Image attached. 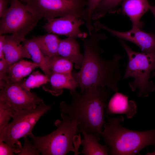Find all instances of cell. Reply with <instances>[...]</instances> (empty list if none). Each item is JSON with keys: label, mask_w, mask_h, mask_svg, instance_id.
I'll return each mask as SVG.
<instances>
[{"label": "cell", "mask_w": 155, "mask_h": 155, "mask_svg": "<svg viewBox=\"0 0 155 155\" xmlns=\"http://www.w3.org/2000/svg\"><path fill=\"white\" fill-rule=\"evenodd\" d=\"M150 6L148 0H123L121 12L129 18L132 24V28L140 29V19L149 9Z\"/></svg>", "instance_id": "obj_14"}, {"label": "cell", "mask_w": 155, "mask_h": 155, "mask_svg": "<svg viewBox=\"0 0 155 155\" xmlns=\"http://www.w3.org/2000/svg\"><path fill=\"white\" fill-rule=\"evenodd\" d=\"M137 105L128 97L120 93L116 92L110 99L106 107V115L124 114L128 118H132L137 113Z\"/></svg>", "instance_id": "obj_12"}, {"label": "cell", "mask_w": 155, "mask_h": 155, "mask_svg": "<svg viewBox=\"0 0 155 155\" xmlns=\"http://www.w3.org/2000/svg\"><path fill=\"white\" fill-rule=\"evenodd\" d=\"M93 25L95 28L98 30H106L117 38L135 44L143 52L155 51V34L145 32L140 29L132 28L126 32L118 31L106 27L98 21L95 22Z\"/></svg>", "instance_id": "obj_10"}, {"label": "cell", "mask_w": 155, "mask_h": 155, "mask_svg": "<svg viewBox=\"0 0 155 155\" xmlns=\"http://www.w3.org/2000/svg\"><path fill=\"white\" fill-rule=\"evenodd\" d=\"M149 9L153 14L155 18V5H150Z\"/></svg>", "instance_id": "obj_31"}, {"label": "cell", "mask_w": 155, "mask_h": 155, "mask_svg": "<svg viewBox=\"0 0 155 155\" xmlns=\"http://www.w3.org/2000/svg\"><path fill=\"white\" fill-rule=\"evenodd\" d=\"M22 81L0 88V100L15 111L34 108L43 101L35 93L25 89L22 85Z\"/></svg>", "instance_id": "obj_9"}, {"label": "cell", "mask_w": 155, "mask_h": 155, "mask_svg": "<svg viewBox=\"0 0 155 155\" xmlns=\"http://www.w3.org/2000/svg\"><path fill=\"white\" fill-rule=\"evenodd\" d=\"M38 67L39 65L35 63L22 59L12 64L8 74L3 80L0 81V87L7 84L22 81L24 77Z\"/></svg>", "instance_id": "obj_17"}, {"label": "cell", "mask_w": 155, "mask_h": 155, "mask_svg": "<svg viewBox=\"0 0 155 155\" xmlns=\"http://www.w3.org/2000/svg\"><path fill=\"white\" fill-rule=\"evenodd\" d=\"M21 1L24 2L25 3H26L27 1H28V0H21Z\"/></svg>", "instance_id": "obj_33"}, {"label": "cell", "mask_w": 155, "mask_h": 155, "mask_svg": "<svg viewBox=\"0 0 155 155\" xmlns=\"http://www.w3.org/2000/svg\"><path fill=\"white\" fill-rule=\"evenodd\" d=\"M15 153L18 154V152L4 142L0 141V155H13Z\"/></svg>", "instance_id": "obj_28"}, {"label": "cell", "mask_w": 155, "mask_h": 155, "mask_svg": "<svg viewBox=\"0 0 155 155\" xmlns=\"http://www.w3.org/2000/svg\"><path fill=\"white\" fill-rule=\"evenodd\" d=\"M5 36L0 35V59L4 58L3 53V47L5 43Z\"/></svg>", "instance_id": "obj_30"}, {"label": "cell", "mask_w": 155, "mask_h": 155, "mask_svg": "<svg viewBox=\"0 0 155 155\" xmlns=\"http://www.w3.org/2000/svg\"><path fill=\"white\" fill-rule=\"evenodd\" d=\"M15 112L6 103L0 100V131L9 123Z\"/></svg>", "instance_id": "obj_25"}, {"label": "cell", "mask_w": 155, "mask_h": 155, "mask_svg": "<svg viewBox=\"0 0 155 155\" xmlns=\"http://www.w3.org/2000/svg\"><path fill=\"white\" fill-rule=\"evenodd\" d=\"M48 82L50 85H43L42 88L46 91L54 96L61 94L63 89L75 91L79 85L71 73H59L51 72Z\"/></svg>", "instance_id": "obj_13"}, {"label": "cell", "mask_w": 155, "mask_h": 155, "mask_svg": "<svg viewBox=\"0 0 155 155\" xmlns=\"http://www.w3.org/2000/svg\"><path fill=\"white\" fill-rule=\"evenodd\" d=\"M11 64L5 58L0 61V81L3 80L9 72Z\"/></svg>", "instance_id": "obj_27"}, {"label": "cell", "mask_w": 155, "mask_h": 155, "mask_svg": "<svg viewBox=\"0 0 155 155\" xmlns=\"http://www.w3.org/2000/svg\"><path fill=\"white\" fill-rule=\"evenodd\" d=\"M94 28L88 38L81 39L84 50V59L80 71L72 72V75L79 85L80 93L87 88L102 87L115 92L121 78V56L114 55L108 60L103 59L101 54L104 51L100 41L106 38V35Z\"/></svg>", "instance_id": "obj_1"}, {"label": "cell", "mask_w": 155, "mask_h": 155, "mask_svg": "<svg viewBox=\"0 0 155 155\" xmlns=\"http://www.w3.org/2000/svg\"><path fill=\"white\" fill-rule=\"evenodd\" d=\"M123 0H102L92 13V20L100 18L107 13H115L116 8Z\"/></svg>", "instance_id": "obj_22"}, {"label": "cell", "mask_w": 155, "mask_h": 155, "mask_svg": "<svg viewBox=\"0 0 155 155\" xmlns=\"http://www.w3.org/2000/svg\"><path fill=\"white\" fill-rule=\"evenodd\" d=\"M51 107L43 101L34 108L15 111L12 121L0 131V141L7 144L18 153L22 148L19 140L32 133V129L39 119Z\"/></svg>", "instance_id": "obj_6"}, {"label": "cell", "mask_w": 155, "mask_h": 155, "mask_svg": "<svg viewBox=\"0 0 155 155\" xmlns=\"http://www.w3.org/2000/svg\"><path fill=\"white\" fill-rule=\"evenodd\" d=\"M43 28L48 33L72 37L81 39L87 34L82 32L80 27L85 22L82 19L71 17H63L49 19Z\"/></svg>", "instance_id": "obj_11"}, {"label": "cell", "mask_w": 155, "mask_h": 155, "mask_svg": "<svg viewBox=\"0 0 155 155\" xmlns=\"http://www.w3.org/2000/svg\"><path fill=\"white\" fill-rule=\"evenodd\" d=\"M46 62L49 70L52 72L59 73H71L73 63L61 56L49 57L46 56Z\"/></svg>", "instance_id": "obj_21"}, {"label": "cell", "mask_w": 155, "mask_h": 155, "mask_svg": "<svg viewBox=\"0 0 155 155\" xmlns=\"http://www.w3.org/2000/svg\"><path fill=\"white\" fill-rule=\"evenodd\" d=\"M49 78L45 74H43L38 70L34 71L26 80L22 81V85L26 90L30 91L31 89L39 88L48 83Z\"/></svg>", "instance_id": "obj_23"}, {"label": "cell", "mask_w": 155, "mask_h": 155, "mask_svg": "<svg viewBox=\"0 0 155 155\" xmlns=\"http://www.w3.org/2000/svg\"><path fill=\"white\" fill-rule=\"evenodd\" d=\"M87 5L85 9L84 20L89 34H91L94 29L92 23L91 16L93 12L102 0H87Z\"/></svg>", "instance_id": "obj_24"}, {"label": "cell", "mask_w": 155, "mask_h": 155, "mask_svg": "<svg viewBox=\"0 0 155 155\" xmlns=\"http://www.w3.org/2000/svg\"><path fill=\"white\" fill-rule=\"evenodd\" d=\"M111 91L95 87L86 89L82 93L70 91L71 103L62 102L59 106L60 110L61 113L78 123L80 132L84 131L93 133L100 139L106 122L104 111Z\"/></svg>", "instance_id": "obj_2"}, {"label": "cell", "mask_w": 155, "mask_h": 155, "mask_svg": "<svg viewBox=\"0 0 155 155\" xmlns=\"http://www.w3.org/2000/svg\"><path fill=\"white\" fill-rule=\"evenodd\" d=\"M10 0H0V17L1 18L7 11Z\"/></svg>", "instance_id": "obj_29"}, {"label": "cell", "mask_w": 155, "mask_h": 155, "mask_svg": "<svg viewBox=\"0 0 155 155\" xmlns=\"http://www.w3.org/2000/svg\"><path fill=\"white\" fill-rule=\"evenodd\" d=\"M76 38L68 37L65 39H60L58 53L59 56L74 63L76 69H80L82 63L84 55L80 52V46Z\"/></svg>", "instance_id": "obj_16"}, {"label": "cell", "mask_w": 155, "mask_h": 155, "mask_svg": "<svg viewBox=\"0 0 155 155\" xmlns=\"http://www.w3.org/2000/svg\"><path fill=\"white\" fill-rule=\"evenodd\" d=\"M120 42L127 53L128 62L123 79L132 78L129 83L133 91L137 90L138 97H148L154 91L155 86L150 80V74L155 70V51L139 52L132 50L123 40Z\"/></svg>", "instance_id": "obj_5"}, {"label": "cell", "mask_w": 155, "mask_h": 155, "mask_svg": "<svg viewBox=\"0 0 155 155\" xmlns=\"http://www.w3.org/2000/svg\"><path fill=\"white\" fill-rule=\"evenodd\" d=\"M21 40L15 35L5 36L3 47L4 58L13 64L22 59L31 58L27 49L21 42Z\"/></svg>", "instance_id": "obj_15"}, {"label": "cell", "mask_w": 155, "mask_h": 155, "mask_svg": "<svg viewBox=\"0 0 155 155\" xmlns=\"http://www.w3.org/2000/svg\"><path fill=\"white\" fill-rule=\"evenodd\" d=\"M10 3L0 20V35L11 33L23 42L40 20L19 0H11Z\"/></svg>", "instance_id": "obj_8"}, {"label": "cell", "mask_w": 155, "mask_h": 155, "mask_svg": "<svg viewBox=\"0 0 155 155\" xmlns=\"http://www.w3.org/2000/svg\"><path fill=\"white\" fill-rule=\"evenodd\" d=\"M43 53L49 57L59 56L58 49L60 39L56 34L48 33L32 38Z\"/></svg>", "instance_id": "obj_19"}, {"label": "cell", "mask_w": 155, "mask_h": 155, "mask_svg": "<svg viewBox=\"0 0 155 155\" xmlns=\"http://www.w3.org/2000/svg\"><path fill=\"white\" fill-rule=\"evenodd\" d=\"M104 124L101 136L112 155H133L139 154L149 146L155 147V129L138 131L130 130L122 126L124 118L121 115L110 117Z\"/></svg>", "instance_id": "obj_3"}, {"label": "cell", "mask_w": 155, "mask_h": 155, "mask_svg": "<svg viewBox=\"0 0 155 155\" xmlns=\"http://www.w3.org/2000/svg\"><path fill=\"white\" fill-rule=\"evenodd\" d=\"M24 144L21 151L18 155H39L40 153L39 150L34 147L33 142L28 140L27 136L23 137Z\"/></svg>", "instance_id": "obj_26"}, {"label": "cell", "mask_w": 155, "mask_h": 155, "mask_svg": "<svg viewBox=\"0 0 155 155\" xmlns=\"http://www.w3.org/2000/svg\"><path fill=\"white\" fill-rule=\"evenodd\" d=\"M22 42L34 62L38 64L39 67L45 74L49 78L51 72L46 65V56L43 53L34 40L33 38L26 39Z\"/></svg>", "instance_id": "obj_20"}, {"label": "cell", "mask_w": 155, "mask_h": 155, "mask_svg": "<svg viewBox=\"0 0 155 155\" xmlns=\"http://www.w3.org/2000/svg\"><path fill=\"white\" fill-rule=\"evenodd\" d=\"M152 76H155V71L153 72L152 74Z\"/></svg>", "instance_id": "obj_32"}, {"label": "cell", "mask_w": 155, "mask_h": 155, "mask_svg": "<svg viewBox=\"0 0 155 155\" xmlns=\"http://www.w3.org/2000/svg\"><path fill=\"white\" fill-rule=\"evenodd\" d=\"M83 138L80 142L83 146L82 153L84 155H102L109 154V149L106 144L102 145L99 143L100 139L94 134L81 132Z\"/></svg>", "instance_id": "obj_18"}, {"label": "cell", "mask_w": 155, "mask_h": 155, "mask_svg": "<svg viewBox=\"0 0 155 155\" xmlns=\"http://www.w3.org/2000/svg\"><path fill=\"white\" fill-rule=\"evenodd\" d=\"M61 116L62 120H57L54 123L57 128L49 134L37 137L32 133L28 135L42 155H65L75 151L73 143L74 137L80 132L79 124L63 113H61Z\"/></svg>", "instance_id": "obj_4"}, {"label": "cell", "mask_w": 155, "mask_h": 155, "mask_svg": "<svg viewBox=\"0 0 155 155\" xmlns=\"http://www.w3.org/2000/svg\"><path fill=\"white\" fill-rule=\"evenodd\" d=\"M87 0H28V8L39 20L71 17L84 20Z\"/></svg>", "instance_id": "obj_7"}]
</instances>
